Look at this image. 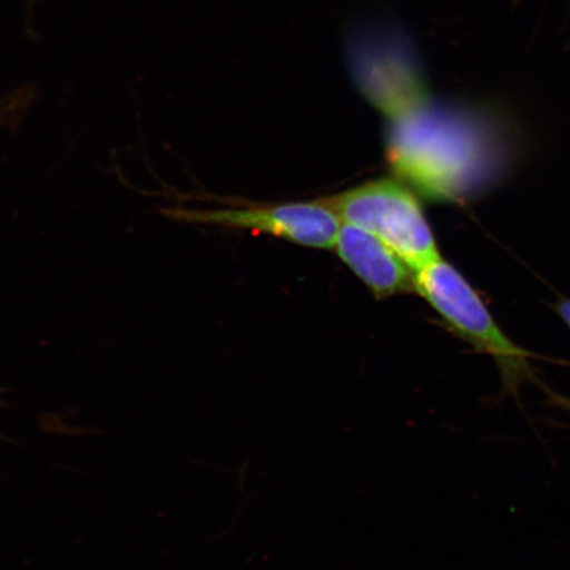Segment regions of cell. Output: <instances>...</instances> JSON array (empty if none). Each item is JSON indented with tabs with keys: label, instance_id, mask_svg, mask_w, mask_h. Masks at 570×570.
<instances>
[{
	"label": "cell",
	"instance_id": "cell-1",
	"mask_svg": "<svg viewBox=\"0 0 570 570\" xmlns=\"http://www.w3.org/2000/svg\"><path fill=\"white\" fill-rule=\"evenodd\" d=\"M413 274V289L460 337L476 351L490 355L502 375L504 387L517 392L520 383L532 374L530 354L505 336L459 271L440 258Z\"/></svg>",
	"mask_w": 570,
	"mask_h": 570
},
{
	"label": "cell",
	"instance_id": "cell-2",
	"mask_svg": "<svg viewBox=\"0 0 570 570\" xmlns=\"http://www.w3.org/2000/svg\"><path fill=\"white\" fill-rule=\"evenodd\" d=\"M326 203L346 224L382 240L413 273L441 258L422 206L401 183L370 181Z\"/></svg>",
	"mask_w": 570,
	"mask_h": 570
},
{
	"label": "cell",
	"instance_id": "cell-3",
	"mask_svg": "<svg viewBox=\"0 0 570 570\" xmlns=\"http://www.w3.org/2000/svg\"><path fill=\"white\" fill-rule=\"evenodd\" d=\"M177 214L190 223L266 233L316 248L334 246L342 226L338 214L326 202L271 205L249 209L178 210Z\"/></svg>",
	"mask_w": 570,
	"mask_h": 570
},
{
	"label": "cell",
	"instance_id": "cell-4",
	"mask_svg": "<svg viewBox=\"0 0 570 570\" xmlns=\"http://www.w3.org/2000/svg\"><path fill=\"white\" fill-rule=\"evenodd\" d=\"M341 259L377 297L413 289L411 269L382 240L353 225H342L336 244Z\"/></svg>",
	"mask_w": 570,
	"mask_h": 570
},
{
	"label": "cell",
	"instance_id": "cell-5",
	"mask_svg": "<svg viewBox=\"0 0 570 570\" xmlns=\"http://www.w3.org/2000/svg\"><path fill=\"white\" fill-rule=\"evenodd\" d=\"M559 312L562 320H564L568 326L570 327V301L562 302L559 305Z\"/></svg>",
	"mask_w": 570,
	"mask_h": 570
}]
</instances>
